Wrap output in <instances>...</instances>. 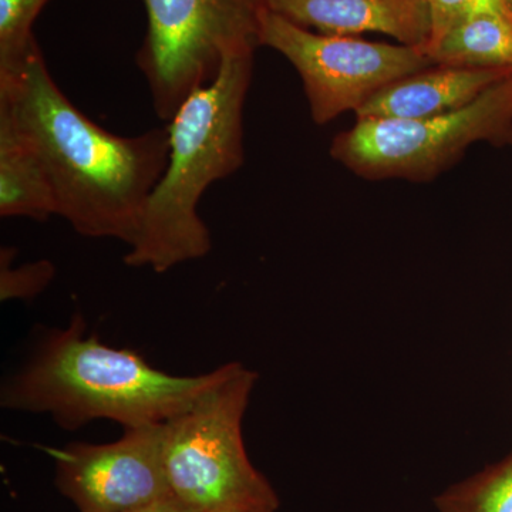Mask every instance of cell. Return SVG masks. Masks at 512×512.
Listing matches in <instances>:
<instances>
[{"label":"cell","mask_w":512,"mask_h":512,"mask_svg":"<svg viewBox=\"0 0 512 512\" xmlns=\"http://www.w3.org/2000/svg\"><path fill=\"white\" fill-rule=\"evenodd\" d=\"M0 113L39 158L56 215L83 237L136 242L148 195L167 167V127L134 137L104 130L60 90L37 42L0 67Z\"/></svg>","instance_id":"1"},{"label":"cell","mask_w":512,"mask_h":512,"mask_svg":"<svg viewBox=\"0 0 512 512\" xmlns=\"http://www.w3.org/2000/svg\"><path fill=\"white\" fill-rule=\"evenodd\" d=\"M225 367L200 376L161 372L133 350L86 335V322L76 313L67 328L49 329L37 340L25 365L3 384L0 403L15 412L49 414L66 430L100 419L134 429L185 412Z\"/></svg>","instance_id":"2"},{"label":"cell","mask_w":512,"mask_h":512,"mask_svg":"<svg viewBox=\"0 0 512 512\" xmlns=\"http://www.w3.org/2000/svg\"><path fill=\"white\" fill-rule=\"evenodd\" d=\"M254 53L229 56L217 77L168 121L167 167L148 195L136 242L124 256L133 268L164 274L210 254L211 232L198 205L204 192L244 164V107Z\"/></svg>","instance_id":"3"},{"label":"cell","mask_w":512,"mask_h":512,"mask_svg":"<svg viewBox=\"0 0 512 512\" xmlns=\"http://www.w3.org/2000/svg\"><path fill=\"white\" fill-rule=\"evenodd\" d=\"M256 380L254 370L227 363L218 382L164 423L171 493L195 512L248 504L279 507L278 495L252 466L242 439V420Z\"/></svg>","instance_id":"4"},{"label":"cell","mask_w":512,"mask_h":512,"mask_svg":"<svg viewBox=\"0 0 512 512\" xmlns=\"http://www.w3.org/2000/svg\"><path fill=\"white\" fill-rule=\"evenodd\" d=\"M147 33L137 53L156 114L170 121L222 63L255 52L264 0H144Z\"/></svg>","instance_id":"5"},{"label":"cell","mask_w":512,"mask_h":512,"mask_svg":"<svg viewBox=\"0 0 512 512\" xmlns=\"http://www.w3.org/2000/svg\"><path fill=\"white\" fill-rule=\"evenodd\" d=\"M512 144V76L463 109L426 119H357L333 138L330 154L367 180L430 181L473 144Z\"/></svg>","instance_id":"6"},{"label":"cell","mask_w":512,"mask_h":512,"mask_svg":"<svg viewBox=\"0 0 512 512\" xmlns=\"http://www.w3.org/2000/svg\"><path fill=\"white\" fill-rule=\"evenodd\" d=\"M259 45L281 53L295 67L319 126L346 111L357 113L384 87L434 66L419 47L323 35L268 9L262 12Z\"/></svg>","instance_id":"7"},{"label":"cell","mask_w":512,"mask_h":512,"mask_svg":"<svg viewBox=\"0 0 512 512\" xmlns=\"http://www.w3.org/2000/svg\"><path fill=\"white\" fill-rule=\"evenodd\" d=\"M56 485L80 512H131L174 497L164 463V423L126 429L114 443L50 451Z\"/></svg>","instance_id":"8"},{"label":"cell","mask_w":512,"mask_h":512,"mask_svg":"<svg viewBox=\"0 0 512 512\" xmlns=\"http://www.w3.org/2000/svg\"><path fill=\"white\" fill-rule=\"evenodd\" d=\"M265 8L323 35L383 33L400 45L424 47L431 36L427 0H264Z\"/></svg>","instance_id":"9"},{"label":"cell","mask_w":512,"mask_h":512,"mask_svg":"<svg viewBox=\"0 0 512 512\" xmlns=\"http://www.w3.org/2000/svg\"><path fill=\"white\" fill-rule=\"evenodd\" d=\"M511 76L512 70L434 64L384 87L356 117L416 120L439 116L463 109Z\"/></svg>","instance_id":"10"},{"label":"cell","mask_w":512,"mask_h":512,"mask_svg":"<svg viewBox=\"0 0 512 512\" xmlns=\"http://www.w3.org/2000/svg\"><path fill=\"white\" fill-rule=\"evenodd\" d=\"M0 215L46 221L56 201L39 158L26 138L0 113Z\"/></svg>","instance_id":"11"},{"label":"cell","mask_w":512,"mask_h":512,"mask_svg":"<svg viewBox=\"0 0 512 512\" xmlns=\"http://www.w3.org/2000/svg\"><path fill=\"white\" fill-rule=\"evenodd\" d=\"M421 52L434 64L512 70V22L500 6L481 9Z\"/></svg>","instance_id":"12"},{"label":"cell","mask_w":512,"mask_h":512,"mask_svg":"<svg viewBox=\"0 0 512 512\" xmlns=\"http://www.w3.org/2000/svg\"><path fill=\"white\" fill-rule=\"evenodd\" d=\"M434 503L440 512H512V456L451 485Z\"/></svg>","instance_id":"13"},{"label":"cell","mask_w":512,"mask_h":512,"mask_svg":"<svg viewBox=\"0 0 512 512\" xmlns=\"http://www.w3.org/2000/svg\"><path fill=\"white\" fill-rule=\"evenodd\" d=\"M49 0H0V67L18 62L35 45L33 25Z\"/></svg>","instance_id":"14"},{"label":"cell","mask_w":512,"mask_h":512,"mask_svg":"<svg viewBox=\"0 0 512 512\" xmlns=\"http://www.w3.org/2000/svg\"><path fill=\"white\" fill-rule=\"evenodd\" d=\"M15 254V249L9 247L0 251V299L3 302L12 299L30 301L45 291L55 278V265L50 261L29 262L12 268Z\"/></svg>","instance_id":"15"},{"label":"cell","mask_w":512,"mask_h":512,"mask_svg":"<svg viewBox=\"0 0 512 512\" xmlns=\"http://www.w3.org/2000/svg\"><path fill=\"white\" fill-rule=\"evenodd\" d=\"M431 16V36L420 50L439 42L441 37L468 16L485 8L500 6L498 0H427Z\"/></svg>","instance_id":"16"},{"label":"cell","mask_w":512,"mask_h":512,"mask_svg":"<svg viewBox=\"0 0 512 512\" xmlns=\"http://www.w3.org/2000/svg\"><path fill=\"white\" fill-rule=\"evenodd\" d=\"M131 512H195L188 508L187 505L178 501L175 497L165 498V500L158 501L148 505V507L140 508V510Z\"/></svg>","instance_id":"17"},{"label":"cell","mask_w":512,"mask_h":512,"mask_svg":"<svg viewBox=\"0 0 512 512\" xmlns=\"http://www.w3.org/2000/svg\"><path fill=\"white\" fill-rule=\"evenodd\" d=\"M278 507L265 504L234 505V507L221 508L210 512H275Z\"/></svg>","instance_id":"18"},{"label":"cell","mask_w":512,"mask_h":512,"mask_svg":"<svg viewBox=\"0 0 512 512\" xmlns=\"http://www.w3.org/2000/svg\"><path fill=\"white\" fill-rule=\"evenodd\" d=\"M498 2H500V8L505 13V16L512 22V0H498Z\"/></svg>","instance_id":"19"}]
</instances>
